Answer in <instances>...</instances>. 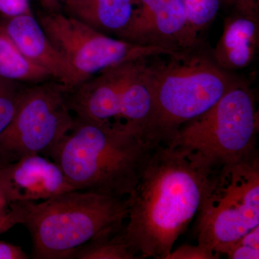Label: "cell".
<instances>
[{
    "mask_svg": "<svg viewBox=\"0 0 259 259\" xmlns=\"http://www.w3.org/2000/svg\"><path fill=\"white\" fill-rule=\"evenodd\" d=\"M37 20L69 63L77 85L121 63L160 56H177L182 52L115 38L58 11L40 14Z\"/></svg>",
    "mask_w": 259,
    "mask_h": 259,
    "instance_id": "obj_9",
    "label": "cell"
},
{
    "mask_svg": "<svg viewBox=\"0 0 259 259\" xmlns=\"http://www.w3.org/2000/svg\"><path fill=\"white\" fill-rule=\"evenodd\" d=\"M168 57L151 64L153 110L144 136L153 146L169 144L184 124L207 112L241 81L211 56L194 49Z\"/></svg>",
    "mask_w": 259,
    "mask_h": 259,
    "instance_id": "obj_3",
    "label": "cell"
},
{
    "mask_svg": "<svg viewBox=\"0 0 259 259\" xmlns=\"http://www.w3.org/2000/svg\"><path fill=\"white\" fill-rule=\"evenodd\" d=\"M117 37L177 51L192 50L198 44L191 35L182 0H164L144 18L129 24Z\"/></svg>",
    "mask_w": 259,
    "mask_h": 259,
    "instance_id": "obj_11",
    "label": "cell"
},
{
    "mask_svg": "<svg viewBox=\"0 0 259 259\" xmlns=\"http://www.w3.org/2000/svg\"><path fill=\"white\" fill-rule=\"evenodd\" d=\"M10 210L9 204L5 198V194L0 187V216L4 215Z\"/></svg>",
    "mask_w": 259,
    "mask_h": 259,
    "instance_id": "obj_26",
    "label": "cell"
},
{
    "mask_svg": "<svg viewBox=\"0 0 259 259\" xmlns=\"http://www.w3.org/2000/svg\"><path fill=\"white\" fill-rule=\"evenodd\" d=\"M23 88L22 83L0 79V136L14 117Z\"/></svg>",
    "mask_w": 259,
    "mask_h": 259,
    "instance_id": "obj_18",
    "label": "cell"
},
{
    "mask_svg": "<svg viewBox=\"0 0 259 259\" xmlns=\"http://www.w3.org/2000/svg\"><path fill=\"white\" fill-rule=\"evenodd\" d=\"M0 187L9 205L47 200L76 190L57 163L40 154L0 164Z\"/></svg>",
    "mask_w": 259,
    "mask_h": 259,
    "instance_id": "obj_10",
    "label": "cell"
},
{
    "mask_svg": "<svg viewBox=\"0 0 259 259\" xmlns=\"http://www.w3.org/2000/svg\"><path fill=\"white\" fill-rule=\"evenodd\" d=\"M148 59L107 68L66 92L69 110L85 120L131 126L144 136L153 110L152 71Z\"/></svg>",
    "mask_w": 259,
    "mask_h": 259,
    "instance_id": "obj_6",
    "label": "cell"
},
{
    "mask_svg": "<svg viewBox=\"0 0 259 259\" xmlns=\"http://www.w3.org/2000/svg\"><path fill=\"white\" fill-rule=\"evenodd\" d=\"M123 226L119 229L107 232L101 236H97L76 248L71 255V258H139L126 241Z\"/></svg>",
    "mask_w": 259,
    "mask_h": 259,
    "instance_id": "obj_16",
    "label": "cell"
},
{
    "mask_svg": "<svg viewBox=\"0 0 259 259\" xmlns=\"http://www.w3.org/2000/svg\"><path fill=\"white\" fill-rule=\"evenodd\" d=\"M126 198L76 190L39 203H17L21 224L31 237L32 258H71L76 248L122 228L127 214Z\"/></svg>",
    "mask_w": 259,
    "mask_h": 259,
    "instance_id": "obj_4",
    "label": "cell"
},
{
    "mask_svg": "<svg viewBox=\"0 0 259 259\" xmlns=\"http://www.w3.org/2000/svg\"><path fill=\"white\" fill-rule=\"evenodd\" d=\"M64 0H42V4L50 11H58Z\"/></svg>",
    "mask_w": 259,
    "mask_h": 259,
    "instance_id": "obj_25",
    "label": "cell"
},
{
    "mask_svg": "<svg viewBox=\"0 0 259 259\" xmlns=\"http://www.w3.org/2000/svg\"><path fill=\"white\" fill-rule=\"evenodd\" d=\"M214 168L183 148H153L126 198L124 236L137 256L166 259L198 214Z\"/></svg>",
    "mask_w": 259,
    "mask_h": 259,
    "instance_id": "obj_1",
    "label": "cell"
},
{
    "mask_svg": "<svg viewBox=\"0 0 259 259\" xmlns=\"http://www.w3.org/2000/svg\"><path fill=\"white\" fill-rule=\"evenodd\" d=\"M218 254L200 245H184L172 250L166 259H215Z\"/></svg>",
    "mask_w": 259,
    "mask_h": 259,
    "instance_id": "obj_20",
    "label": "cell"
},
{
    "mask_svg": "<svg viewBox=\"0 0 259 259\" xmlns=\"http://www.w3.org/2000/svg\"><path fill=\"white\" fill-rule=\"evenodd\" d=\"M197 216V244L218 255L258 226L259 158L214 168Z\"/></svg>",
    "mask_w": 259,
    "mask_h": 259,
    "instance_id": "obj_7",
    "label": "cell"
},
{
    "mask_svg": "<svg viewBox=\"0 0 259 259\" xmlns=\"http://www.w3.org/2000/svg\"><path fill=\"white\" fill-rule=\"evenodd\" d=\"M258 44V18L235 13L225 20L211 57L226 71L244 69L254 59Z\"/></svg>",
    "mask_w": 259,
    "mask_h": 259,
    "instance_id": "obj_13",
    "label": "cell"
},
{
    "mask_svg": "<svg viewBox=\"0 0 259 259\" xmlns=\"http://www.w3.org/2000/svg\"><path fill=\"white\" fill-rule=\"evenodd\" d=\"M39 1H40V3H42V0H39Z\"/></svg>",
    "mask_w": 259,
    "mask_h": 259,
    "instance_id": "obj_27",
    "label": "cell"
},
{
    "mask_svg": "<svg viewBox=\"0 0 259 259\" xmlns=\"http://www.w3.org/2000/svg\"><path fill=\"white\" fill-rule=\"evenodd\" d=\"M66 92L49 80L23 88L14 117L0 136V164L31 154L49 158L74 125Z\"/></svg>",
    "mask_w": 259,
    "mask_h": 259,
    "instance_id": "obj_8",
    "label": "cell"
},
{
    "mask_svg": "<svg viewBox=\"0 0 259 259\" xmlns=\"http://www.w3.org/2000/svg\"><path fill=\"white\" fill-rule=\"evenodd\" d=\"M51 78L48 71L22 54L0 25V79L35 84Z\"/></svg>",
    "mask_w": 259,
    "mask_h": 259,
    "instance_id": "obj_15",
    "label": "cell"
},
{
    "mask_svg": "<svg viewBox=\"0 0 259 259\" xmlns=\"http://www.w3.org/2000/svg\"><path fill=\"white\" fill-rule=\"evenodd\" d=\"M10 210L4 215L0 216V236L12 228L22 223V210L18 204H10Z\"/></svg>",
    "mask_w": 259,
    "mask_h": 259,
    "instance_id": "obj_23",
    "label": "cell"
},
{
    "mask_svg": "<svg viewBox=\"0 0 259 259\" xmlns=\"http://www.w3.org/2000/svg\"><path fill=\"white\" fill-rule=\"evenodd\" d=\"M221 253L231 259H258L259 226L227 245Z\"/></svg>",
    "mask_w": 259,
    "mask_h": 259,
    "instance_id": "obj_19",
    "label": "cell"
},
{
    "mask_svg": "<svg viewBox=\"0 0 259 259\" xmlns=\"http://www.w3.org/2000/svg\"><path fill=\"white\" fill-rule=\"evenodd\" d=\"M30 256L21 247L9 242L0 241V259H28Z\"/></svg>",
    "mask_w": 259,
    "mask_h": 259,
    "instance_id": "obj_24",
    "label": "cell"
},
{
    "mask_svg": "<svg viewBox=\"0 0 259 259\" xmlns=\"http://www.w3.org/2000/svg\"><path fill=\"white\" fill-rule=\"evenodd\" d=\"M0 25L24 56L49 72L67 91L77 86L74 71L33 15L3 18Z\"/></svg>",
    "mask_w": 259,
    "mask_h": 259,
    "instance_id": "obj_12",
    "label": "cell"
},
{
    "mask_svg": "<svg viewBox=\"0 0 259 259\" xmlns=\"http://www.w3.org/2000/svg\"><path fill=\"white\" fill-rule=\"evenodd\" d=\"M154 147L131 126L74 117L72 128L49 158L57 163L76 190L126 198Z\"/></svg>",
    "mask_w": 259,
    "mask_h": 259,
    "instance_id": "obj_2",
    "label": "cell"
},
{
    "mask_svg": "<svg viewBox=\"0 0 259 259\" xmlns=\"http://www.w3.org/2000/svg\"><path fill=\"white\" fill-rule=\"evenodd\" d=\"M191 35L198 40L201 30L208 27L217 16L222 0H182Z\"/></svg>",
    "mask_w": 259,
    "mask_h": 259,
    "instance_id": "obj_17",
    "label": "cell"
},
{
    "mask_svg": "<svg viewBox=\"0 0 259 259\" xmlns=\"http://www.w3.org/2000/svg\"><path fill=\"white\" fill-rule=\"evenodd\" d=\"M67 15L105 34L118 36L131 22L134 0H64Z\"/></svg>",
    "mask_w": 259,
    "mask_h": 259,
    "instance_id": "obj_14",
    "label": "cell"
},
{
    "mask_svg": "<svg viewBox=\"0 0 259 259\" xmlns=\"http://www.w3.org/2000/svg\"><path fill=\"white\" fill-rule=\"evenodd\" d=\"M25 15H33L30 0H0L2 18H12Z\"/></svg>",
    "mask_w": 259,
    "mask_h": 259,
    "instance_id": "obj_21",
    "label": "cell"
},
{
    "mask_svg": "<svg viewBox=\"0 0 259 259\" xmlns=\"http://www.w3.org/2000/svg\"><path fill=\"white\" fill-rule=\"evenodd\" d=\"M232 7L235 13L258 18L259 0H222Z\"/></svg>",
    "mask_w": 259,
    "mask_h": 259,
    "instance_id": "obj_22",
    "label": "cell"
},
{
    "mask_svg": "<svg viewBox=\"0 0 259 259\" xmlns=\"http://www.w3.org/2000/svg\"><path fill=\"white\" fill-rule=\"evenodd\" d=\"M255 97L243 81L202 115L184 124L167 146L190 151L212 168L258 157Z\"/></svg>",
    "mask_w": 259,
    "mask_h": 259,
    "instance_id": "obj_5",
    "label": "cell"
}]
</instances>
